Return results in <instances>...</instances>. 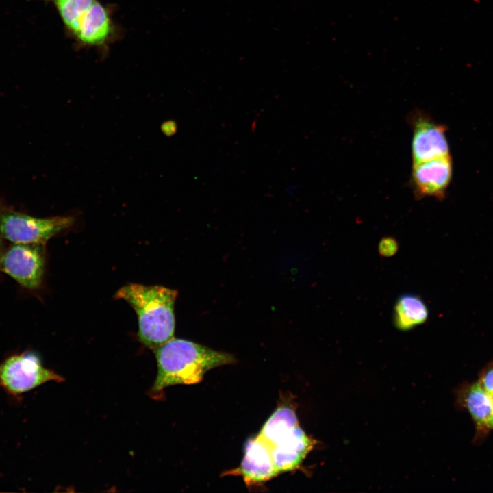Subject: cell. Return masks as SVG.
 <instances>
[{
  "label": "cell",
  "instance_id": "obj_4",
  "mask_svg": "<svg viewBox=\"0 0 493 493\" xmlns=\"http://www.w3.org/2000/svg\"><path fill=\"white\" fill-rule=\"evenodd\" d=\"M64 380L44 367L32 351L11 355L0 364V387L11 395L21 394L50 381Z\"/></svg>",
  "mask_w": 493,
  "mask_h": 493
},
{
  "label": "cell",
  "instance_id": "obj_5",
  "mask_svg": "<svg viewBox=\"0 0 493 493\" xmlns=\"http://www.w3.org/2000/svg\"><path fill=\"white\" fill-rule=\"evenodd\" d=\"M44 245L12 244L5 248L0 258V270L26 289H38L45 272Z\"/></svg>",
  "mask_w": 493,
  "mask_h": 493
},
{
  "label": "cell",
  "instance_id": "obj_8",
  "mask_svg": "<svg viewBox=\"0 0 493 493\" xmlns=\"http://www.w3.org/2000/svg\"><path fill=\"white\" fill-rule=\"evenodd\" d=\"M452 177L448 155L413 163L411 184L417 197L442 198Z\"/></svg>",
  "mask_w": 493,
  "mask_h": 493
},
{
  "label": "cell",
  "instance_id": "obj_7",
  "mask_svg": "<svg viewBox=\"0 0 493 493\" xmlns=\"http://www.w3.org/2000/svg\"><path fill=\"white\" fill-rule=\"evenodd\" d=\"M413 130L412 155L413 163L449 155L448 144L444 126L435 123L421 112H415L410 118Z\"/></svg>",
  "mask_w": 493,
  "mask_h": 493
},
{
  "label": "cell",
  "instance_id": "obj_6",
  "mask_svg": "<svg viewBox=\"0 0 493 493\" xmlns=\"http://www.w3.org/2000/svg\"><path fill=\"white\" fill-rule=\"evenodd\" d=\"M455 403L471 417L475 426L473 442L482 443L492 431L493 397L476 380L459 385L455 391Z\"/></svg>",
  "mask_w": 493,
  "mask_h": 493
},
{
  "label": "cell",
  "instance_id": "obj_3",
  "mask_svg": "<svg viewBox=\"0 0 493 493\" xmlns=\"http://www.w3.org/2000/svg\"><path fill=\"white\" fill-rule=\"evenodd\" d=\"M71 216L36 218L11 210H0V233L12 244H45L50 238L71 227Z\"/></svg>",
  "mask_w": 493,
  "mask_h": 493
},
{
  "label": "cell",
  "instance_id": "obj_10",
  "mask_svg": "<svg viewBox=\"0 0 493 493\" xmlns=\"http://www.w3.org/2000/svg\"><path fill=\"white\" fill-rule=\"evenodd\" d=\"M313 446V440L309 438L299 426L295 427L288 435L270 448L277 472L295 469Z\"/></svg>",
  "mask_w": 493,
  "mask_h": 493
},
{
  "label": "cell",
  "instance_id": "obj_11",
  "mask_svg": "<svg viewBox=\"0 0 493 493\" xmlns=\"http://www.w3.org/2000/svg\"><path fill=\"white\" fill-rule=\"evenodd\" d=\"M240 472L246 481L252 482L268 480L278 473L270 446L258 435L249 440L245 445Z\"/></svg>",
  "mask_w": 493,
  "mask_h": 493
},
{
  "label": "cell",
  "instance_id": "obj_15",
  "mask_svg": "<svg viewBox=\"0 0 493 493\" xmlns=\"http://www.w3.org/2000/svg\"><path fill=\"white\" fill-rule=\"evenodd\" d=\"M478 382L493 397V361L483 366L478 375Z\"/></svg>",
  "mask_w": 493,
  "mask_h": 493
},
{
  "label": "cell",
  "instance_id": "obj_16",
  "mask_svg": "<svg viewBox=\"0 0 493 493\" xmlns=\"http://www.w3.org/2000/svg\"><path fill=\"white\" fill-rule=\"evenodd\" d=\"M399 244L393 236L383 237L378 244L379 254L383 257L394 256L399 251Z\"/></svg>",
  "mask_w": 493,
  "mask_h": 493
},
{
  "label": "cell",
  "instance_id": "obj_14",
  "mask_svg": "<svg viewBox=\"0 0 493 493\" xmlns=\"http://www.w3.org/2000/svg\"><path fill=\"white\" fill-rule=\"evenodd\" d=\"M59 13L60 18L71 36L91 5L96 0H51Z\"/></svg>",
  "mask_w": 493,
  "mask_h": 493
},
{
  "label": "cell",
  "instance_id": "obj_2",
  "mask_svg": "<svg viewBox=\"0 0 493 493\" xmlns=\"http://www.w3.org/2000/svg\"><path fill=\"white\" fill-rule=\"evenodd\" d=\"M177 291L161 286L129 283L121 288L115 298L126 301L138 320V336L154 350L174 338V306Z\"/></svg>",
  "mask_w": 493,
  "mask_h": 493
},
{
  "label": "cell",
  "instance_id": "obj_18",
  "mask_svg": "<svg viewBox=\"0 0 493 493\" xmlns=\"http://www.w3.org/2000/svg\"><path fill=\"white\" fill-rule=\"evenodd\" d=\"M490 428H491V430H493V414H492V419H491V422H490Z\"/></svg>",
  "mask_w": 493,
  "mask_h": 493
},
{
  "label": "cell",
  "instance_id": "obj_12",
  "mask_svg": "<svg viewBox=\"0 0 493 493\" xmlns=\"http://www.w3.org/2000/svg\"><path fill=\"white\" fill-rule=\"evenodd\" d=\"M429 315V308L420 296L404 293L395 301L392 322L397 329L407 331L425 323Z\"/></svg>",
  "mask_w": 493,
  "mask_h": 493
},
{
  "label": "cell",
  "instance_id": "obj_1",
  "mask_svg": "<svg viewBox=\"0 0 493 493\" xmlns=\"http://www.w3.org/2000/svg\"><path fill=\"white\" fill-rule=\"evenodd\" d=\"M153 351L157 364L151 388L154 392L173 385L199 383L210 370L235 361L227 353L179 338H173Z\"/></svg>",
  "mask_w": 493,
  "mask_h": 493
},
{
  "label": "cell",
  "instance_id": "obj_9",
  "mask_svg": "<svg viewBox=\"0 0 493 493\" xmlns=\"http://www.w3.org/2000/svg\"><path fill=\"white\" fill-rule=\"evenodd\" d=\"M115 34L110 10L96 0L79 20L71 36L81 45L102 47L114 38Z\"/></svg>",
  "mask_w": 493,
  "mask_h": 493
},
{
  "label": "cell",
  "instance_id": "obj_17",
  "mask_svg": "<svg viewBox=\"0 0 493 493\" xmlns=\"http://www.w3.org/2000/svg\"><path fill=\"white\" fill-rule=\"evenodd\" d=\"M4 249H5V247H4V244H3V238H2V236H1V233H0V258H1V256Z\"/></svg>",
  "mask_w": 493,
  "mask_h": 493
},
{
  "label": "cell",
  "instance_id": "obj_13",
  "mask_svg": "<svg viewBox=\"0 0 493 493\" xmlns=\"http://www.w3.org/2000/svg\"><path fill=\"white\" fill-rule=\"evenodd\" d=\"M299 426L295 412L290 407L277 408L266 420L258 436L271 448Z\"/></svg>",
  "mask_w": 493,
  "mask_h": 493
}]
</instances>
